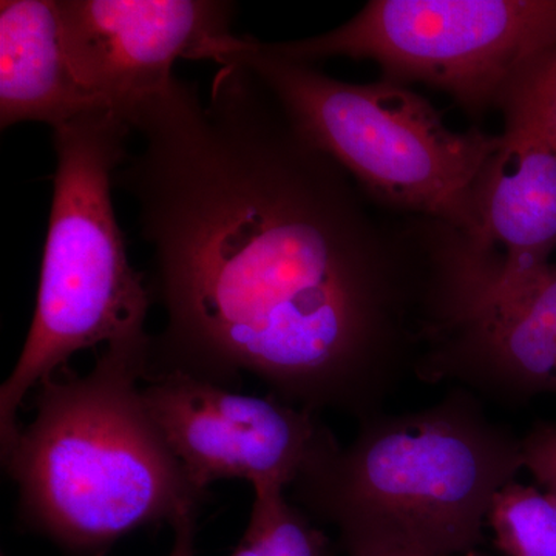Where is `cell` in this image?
Wrapping results in <instances>:
<instances>
[{"label": "cell", "instance_id": "obj_19", "mask_svg": "<svg viewBox=\"0 0 556 556\" xmlns=\"http://www.w3.org/2000/svg\"><path fill=\"white\" fill-rule=\"evenodd\" d=\"M0 556H5V555H3V554H2V555H0Z\"/></svg>", "mask_w": 556, "mask_h": 556}, {"label": "cell", "instance_id": "obj_2", "mask_svg": "<svg viewBox=\"0 0 556 556\" xmlns=\"http://www.w3.org/2000/svg\"><path fill=\"white\" fill-rule=\"evenodd\" d=\"M150 345L146 331L116 340L86 376L62 368L40 383L35 419L2 457L21 521L70 555L104 556L204 503L146 408Z\"/></svg>", "mask_w": 556, "mask_h": 556}, {"label": "cell", "instance_id": "obj_4", "mask_svg": "<svg viewBox=\"0 0 556 556\" xmlns=\"http://www.w3.org/2000/svg\"><path fill=\"white\" fill-rule=\"evenodd\" d=\"M130 131L104 108L53 129L56 172L35 316L0 388L2 457L20 437L17 415L30 391L79 351L146 331L152 292L131 266L112 200L115 174L129 160Z\"/></svg>", "mask_w": 556, "mask_h": 556}, {"label": "cell", "instance_id": "obj_13", "mask_svg": "<svg viewBox=\"0 0 556 556\" xmlns=\"http://www.w3.org/2000/svg\"><path fill=\"white\" fill-rule=\"evenodd\" d=\"M486 525L506 556H556V503L535 486L508 482L493 500Z\"/></svg>", "mask_w": 556, "mask_h": 556}, {"label": "cell", "instance_id": "obj_5", "mask_svg": "<svg viewBox=\"0 0 556 556\" xmlns=\"http://www.w3.org/2000/svg\"><path fill=\"white\" fill-rule=\"evenodd\" d=\"M215 64L248 70L372 203L477 233L473 189L501 137L450 129L426 98L401 84L343 83L254 38L237 39Z\"/></svg>", "mask_w": 556, "mask_h": 556}, {"label": "cell", "instance_id": "obj_12", "mask_svg": "<svg viewBox=\"0 0 556 556\" xmlns=\"http://www.w3.org/2000/svg\"><path fill=\"white\" fill-rule=\"evenodd\" d=\"M500 109L504 142L556 150V43L519 70Z\"/></svg>", "mask_w": 556, "mask_h": 556}, {"label": "cell", "instance_id": "obj_15", "mask_svg": "<svg viewBox=\"0 0 556 556\" xmlns=\"http://www.w3.org/2000/svg\"><path fill=\"white\" fill-rule=\"evenodd\" d=\"M195 519H182V521L174 526L175 541L169 556H197Z\"/></svg>", "mask_w": 556, "mask_h": 556}, {"label": "cell", "instance_id": "obj_8", "mask_svg": "<svg viewBox=\"0 0 556 556\" xmlns=\"http://www.w3.org/2000/svg\"><path fill=\"white\" fill-rule=\"evenodd\" d=\"M73 75L121 118L170 86L178 60L212 61L239 36L222 0H56Z\"/></svg>", "mask_w": 556, "mask_h": 556}, {"label": "cell", "instance_id": "obj_3", "mask_svg": "<svg viewBox=\"0 0 556 556\" xmlns=\"http://www.w3.org/2000/svg\"><path fill=\"white\" fill-rule=\"evenodd\" d=\"M521 468V439L457 388L419 412L364 420L294 493L350 556H460L477 551L493 500Z\"/></svg>", "mask_w": 556, "mask_h": 556}, {"label": "cell", "instance_id": "obj_17", "mask_svg": "<svg viewBox=\"0 0 556 556\" xmlns=\"http://www.w3.org/2000/svg\"><path fill=\"white\" fill-rule=\"evenodd\" d=\"M460 556H486V555L481 554V552L473 551V552H468V554H466V555H460Z\"/></svg>", "mask_w": 556, "mask_h": 556}, {"label": "cell", "instance_id": "obj_10", "mask_svg": "<svg viewBox=\"0 0 556 556\" xmlns=\"http://www.w3.org/2000/svg\"><path fill=\"white\" fill-rule=\"evenodd\" d=\"M97 108L70 67L56 0H2L0 127L46 123L54 129Z\"/></svg>", "mask_w": 556, "mask_h": 556}, {"label": "cell", "instance_id": "obj_11", "mask_svg": "<svg viewBox=\"0 0 556 556\" xmlns=\"http://www.w3.org/2000/svg\"><path fill=\"white\" fill-rule=\"evenodd\" d=\"M229 556H329L328 540L305 511L289 504L285 486H254L251 517Z\"/></svg>", "mask_w": 556, "mask_h": 556}, {"label": "cell", "instance_id": "obj_9", "mask_svg": "<svg viewBox=\"0 0 556 556\" xmlns=\"http://www.w3.org/2000/svg\"><path fill=\"white\" fill-rule=\"evenodd\" d=\"M477 233L500 276L551 265L556 249V150L508 144L486 161L473 189Z\"/></svg>", "mask_w": 556, "mask_h": 556}, {"label": "cell", "instance_id": "obj_6", "mask_svg": "<svg viewBox=\"0 0 556 556\" xmlns=\"http://www.w3.org/2000/svg\"><path fill=\"white\" fill-rule=\"evenodd\" d=\"M556 43V0H372L334 30L266 42L288 60H369L383 79L445 91L468 115L500 109L508 84Z\"/></svg>", "mask_w": 556, "mask_h": 556}, {"label": "cell", "instance_id": "obj_16", "mask_svg": "<svg viewBox=\"0 0 556 556\" xmlns=\"http://www.w3.org/2000/svg\"><path fill=\"white\" fill-rule=\"evenodd\" d=\"M546 288L552 308L556 317V265H548L546 269Z\"/></svg>", "mask_w": 556, "mask_h": 556}, {"label": "cell", "instance_id": "obj_7", "mask_svg": "<svg viewBox=\"0 0 556 556\" xmlns=\"http://www.w3.org/2000/svg\"><path fill=\"white\" fill-rule=\"evenodd\" d=\"M144 382L150 417L201 493L223 479L287 489L339 445L318 413L270 393L251 396L181 372Z\"/></svg>", "mask_w": 556, "mask_h": 556}, {"label": "cell", "instance_id": "obj_14", "mask_svg": "<svg viewBox=\"0 0 556 556\" xmlns=\"http://www.w3.org/2000/svg\"><path fill=\"white\" fill-rule=\"evenodd\" d=\"M521 442L525 468L556 503V424H536Z\"/></svg>", "mask_w": 556, "mask_h": 556}, {"label": "cell", "instance_id": "obj_1", "mask_svg": "<svg viewBox=\"0 0 556 556\" xmlns=\"http://www.w3.org/2000/svg\"><path fill=\"white\" fill-rule=\"evenodd\" d=\"M124 119L144 144L113 185L166 313L146 378L251 375L295 407L380 415L430 348V219L372 203L239 65L207 102L175 78Z\"/></svg>", "mask_w": 556, "mask_h": 556}, {"label": "cell", "instance_id": "obj_18", "mask_svg": "<svg viewBox=\"0 0 556 556\" xmlns=\"http://www.w3.org/2000/svg\"><path fill=\"white\" fill-rule=\"evenodd\" d=\"M372 556H416V555H405V554H386V555H372Z\"/></svg>", "mask_w": 556, "mask_h": 556}]
</instances>
